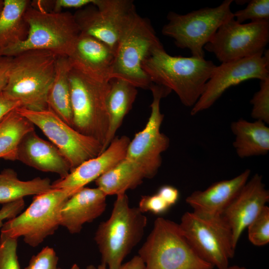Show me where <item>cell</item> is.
<instances>
[{
  "instance_id": "cell-1",
  "label": "cell",
  "mask_w": 269,
  "mask_h": 269,
  "mask_svg": "<svg viewBox=\"0 0 269 269\" xmlns=\"http://www.w3.org/2000/svg\"><path fill=\"white\" fill-rule=\"evenodd\" d=\"M216 66L204 58L171 56L163 46L154 49L142 63L152 83L174 91L188 107L197 102Z\"/></svg>"
},
{
  "instance_id": "cell-2",
  "label": "cell",
  "mask_w": 269,
  "mask_h": 269,
  "mask_svg": "<svg viewBox=\"0 0 269 269\" xmlns=\"http://www.w3.org/2000/svg\"><path fill=\"white\" fill-rule=\"evenodd\" d=\"M57 56L47 50H31L13 57L3 92L19 101L21 108L33 111L48 109Z\"/></svg>"
},
{
  "instance_id": "cell-3",
  "label": "cell",
  "mask_w": 269,
  "mask_h": 269,
  "mask_svg": "<svg viewBox=\"0 0 269 269\" xmlns=\"http://www.w3.org/2000/svg\"><path fill=\"white\" fill-rule=\"evenodd\" d=\"M24 18L28 27L26 39L4 49L0 56L13 57L31 50H47L60 56L70 55L80 34L74 14L46 11L30 4Z\"/></svg>"
},
{
  "instance_id": "cell-4",
  "label": "cell",
  "mask_w": 269,
  "mask_h": 269,
  "mask_svg": "<svg viewBox=\"0 0 269 269\" xmlns=\"http://www.w3.org/2000/svg\"><path fill=\"white\" fill-rule=\"evenodd\" d=\"M147 223L138 207L130 206L126 193L117 195L110 217L99 224L94 237L102 264L108 269L119 268L141 240Z\"/></svg>"
},
{
  "instance_id": "cell-5",
  "label": "cell",
  "mask_w": 269,
  "mask_h": 269,
  "mask_svg": "<svg viewBox=\"0 0 269 269\" xmlns=\"http://www.w3.org/2000/svg\"><path fill=\"white\" fill-rule=\"evenodd\" d=\"M138 254L144 263V269L214 268L197 254L178 224L162 217L155 220Z\"/></svg>"
},
{
  "instance_id": "cell-6",
  "label": "cell",
  "mask_w": 269,
  "mask_h": 269,
  "mask_svg": "<svg viewBox=\"0 0 269 269\" xmlns=\"http://www.w3.org/2000/svg\"><path fill=\"white\" fill-rule=\"evenodd\" d=\"M69 79L72 127L98 140L103 147L109 127L106 101L110 81L93 80L72 67Z\"/></svg>"
},
{
  "instance_id": "cell-7",
  "label": "cell",
  "mask_w": 269,
  "mask_h": 269,
  "mask_svg": "<svg viewBox=\"0 0 269 269\" xmlns=\"http://www.w3.org/2000/svg\"><path fill=\"white\" fill-rule=\"evenodd\" d=\"M75 193L67 189H51L34 196L24 212L2 224L0 235L15 239L22 237L29 246H39L60 226L61 208Z\"/></svg>"
},
{
  "instance_id": "cell-8",
  "label": "cell",
  "mask_w": 269,
  "mask_h": 269,
  "mask_svg": "<svg viewBox=\"0 0 269 269\" xmlns=\"http://www.w3.org/2000/svg\"><path fill=\"white\" fill-rule=\"evenodd\" d=\"M233 1L225 0L216 7H206L184 14L170 11L162 33L173 39L178 47L189 49L192 57L204 58L205 45L223 23L234 18L231 9Z\"/></svg>"
},
{
  "instance_id": "cell-9",
  "label": "cell",
  "mask_w": 269,
  "mask_h": 269,
  "mask_svg": "<svg viewBox=\"0 0 269 269\" xmlns=\"http://www.w3.org/2000/svg\"><path fill=\"white\" fill-rule=\"evenodd\" d=\"M162 46L150 22L137 14L116 49L112 79H121L137 88L149 89L152 82L142 63L154 49Z\"/></svg>"
},
{
  "instance_id": "cell-10",
  "label": "cell",
  "mask_w": 269,
  "mask_h": 269,
  "mask_svg": "<svg viewBox=\"0 0 269 269\" xmlns=\"http://www.w3.org/2000/svg\"><path fill=\"white\" fill-rule=\"evenodd\" d=\"M179 227L188 243L204 261L227 269L236 247L228 225L221 217H204L193 212L182 216Z\"/></svg>"
},
{
  "instance_id": "cell-11",
  "label": "cell",
  "mask_w": 269,
  "mask_h": 269,
  "mask_svg": "<svg viewBox=\"0 0 269 269\" xmlns=\"http://www.w3.org/2000/svg\"><path fill=\"white\" fill-rule=\"evenodd\" d=\"M137 14L131 0H95L74 16L80 33L93 37L115 52Z\"/></svg>"
},
{
  "instance_id": "cell-12",
  "label": "cell",
  "mask_w": 269,
  "mask_h": 269,
  "mask_svg": "<svg viewBox=\"0 0 269 269\" xmlns=\"http://www.w3.org/2000/svg\"><path fill=\"white\" fill-rule=\"evenodd\" d=\"M16 110L37 126L58 148L69 162L71 171L103 151L98 140L80 133L48 109L33 111L18 107Z\"/></svg>"
},
{
  "instance_id": "cell-13",
  "label": "cell",
  "mask_w": 269,
  "mask_h": 269,
  "mask_svg": "<svg viewBox=\"0 0 269 269\" xmlns=\"http://www.w3.org/2000/svg\"><path fill=\"white\" fill-rule=\"evenodd\" d=\"M269 41V20L240 23L234 18L223 23L204 49L221 63L264 51Z\"/></svg>"
},
{
  "instance_id": "cell-14",
  "label": "cell",
  "mask_w": 269,
  "mask_h": 269,
  "mask_svg": "<svg viewBox=\"0 0 269 269\" xmlns=\"http://www.w3.org/2000/svg\"><path fill=\"white\" fill-rule=\"evenodd\" d=\"M151 112L145 127L130 140L125 158L138 165L153 178L162 163L161 154L169 146V139L160 132L164 115L160 109V100L171 91L163 86L151 83Z\"/></svg>"
},
{
  "instance_id": "cell-15",
  "label": "cell",
  "mask_w": 269,
  "mask_h": 269,
  "mask_svg": "<svg viewBox=\"0 0 269 269\" xmlns=\"http://www.w3.org/2000/svg\"><path fill=\"white\" fill-rule=\"evenodd\" d=\"M269 78V50L216 66L201 96L192 107L195 115L210 108L230 87L245 81Z\"/></svg>"
},
{
  "instance_id": "cell-16",
  "label": "cell",
  "mask_w": 269,
  "mask_h": 269,
  "mask_svg": "<svg viewBox=\"0 0 269 269\" xmlns=\"http://www.w3.org/2000/svg\"><path fill=\"white\" fill-rule=\"evenodd\" d=\"M269 201V192L261 175L256 174L226 208L221 215L229 227L236 247L242 232L260 213Z\"/></svg>"
},
{
  "instance_id": "cell-17",
  "label": "cell",
  "mask_w": 269,
  "mask_h": 269,
  "mask_svg": "<svg viewBox=\"0 0 269 269\" xmlns=\"http://www.w3.org/2000/svg\"><path fill=\"white\" fill-rule=\"evenodd\" d=\"M130 140L126 135L115 137L99 155L84 161L66 177L52 183V189H67L76 192L95 181L125 158Z\"/></svg>"
},
{
  "instance_id": "cell-18",
  "label": "cell",
  "mask_w": 269,
  "mask_h": 269,
  "mask_svg": "<svg viewBox=\"0 0 269 269\" xmlns=\"http://www.w3.org/2000/svg\"><path fill=\"white\" fill-rule=\"evenodd\" d=\"M115 57V52L108 45L81 33L68 57L71 67L100 82L112 79Z\"/></svg>"
},
{
  "instance_id": "cell-19",
  "label": "cell",
  "mask_w": 269,
  "mask_h": 269,
  "mask_svg": "<svg viewBox=\"0 0 269 269\" xmlns=\"http://www.w3.org/2000/svg\"><path fill=\"white\" fill-rule=\"evenodd\" d=\"M250 169L238 176L215 182L206 189L197 190L186 198V202L195 214L204 217L221 215L249 180Z\"/></svg>"
},
{
  "instance_id": "cell-20",
  "label": "cell",
  "mask_w": 269,
  "mask_h": 269,
  "mask_svg": "<svg viewBox=\"0 0 269 269\" xmlns=\"http://www.w3.org/2000/svg\"><path fill=\"white\" fill-rule=\"evenodd\" d=\"M106 197L98 187L80 189L63 204L60 211V226L71 234L80 233L85 224L93 222L104 213Z\"/></svg>"
},
{
  "instance_id": "cell-21",
  "label": "cell",
  "mask_w": 269,
  "mask_h": 269,
  "mask_svg": "<svg viewBox=\"0 0 269 269\" xmlns=\"http://www.w3.org/2000/svg\"><path fill=\"white\" fill-rule=\"evenodd\" d=\"M16 160L38 170L58 174L60 178L71 171L69 162L58 148L39 137L34 130L27 133L21 140Z\"/></svg>"
},
{
  "instance_id": "cell-22",
  "label": "cell",
  "mask_w": 269,
  "mask_h": 269,
  "mask_svg": "<svg viewBox=\"0 0 269 269\" xmlns=\"http://www.w3.org/2000/svg\"><path fill=\"white\" fill-rule=\"evenodd\" d=\"M137 94V88L125 80L114 78L110 81L106 101L109 127L104 151L115 138L125 116L131 110Z\"/></svg>"
},
{
  "instance_id": "cell-23",
  "label": "cell",
  "mask_w": 269,
  "mask_h": 269,
  "mask_svg": "<svg viewBox=\"0 0 269 269\" xmlns=\"http://www.w3.org/2000/svg\"><path fill=\"white\" fill-rule=\"evenodd\" d=\"M233 146L239 157L245 158L267 154L269 151V128L264 122H249L243 119L233 122Z\"/></svg>"
},
{
  "instance_id": "cell-24",
  "label": "cell",
  "mask_w": 269,
  "mask_h": 269,
  "mask_svg": "<svg viewBox=\"0 0 269 269\" xmlns=\"http://www.w3.org/2000/svg\"><path fill=\"white\" fill-rule=\"evenodd\" d=\"M0 14V52L24 40L28 27L24 14L30 5L28 0H4Z\"/></svg>"
},
{
  "instance_id": "cell-25",
  "label": "cell",
  "mask_w": 269,
  "mask_h": 269,
  "mask_svg": "<svg viewBox=\"0 0 269 269\" xmlns=\"http://www.w3.org/2000/svg\"><path fill=\"white\" fill-rule=\"evenodd\" d=\"M71 68L68 57L57 56L54 79L48 95L47 102L48 109L72 127L73 115L69 79Z\"/></svg>"
},
{
  "instance_id": "cell-26",
  "label": "cell",
  "mask_w": 269,
  "mask_h": 269,
  "mask_svg": "<svg viewBox=\"0 0 269 269\" xmlns=\"http://www.w3.org/2000/svg\"><path fill=\"white\" fill-rule=\"evenodd\" d=\"M48 178L39 177L31 180H20L13 169H5L0 173V204H6L23 199L29 195H37L52 189Z\"/></svg>"
},
{
  "instance_id": "cell-27",
  "label": "cell",
  "mask_w": 269,
  "mask_h": 269,
  "mask_svg": "<svg viewBox=\"0 0 269 269\" xmlns=\"http://www.w3.org/2000/svg\"><path fill=\"white\" fill-rule=\"evenodd\" d=\"M34 130V126L16 109L10 112L0 124V158L14 161L23 137Z\"/></svg>"
},
{
  "instance_id": "cell-28",
  "label": "cell",
  "mask_w": 269,
  "mask_h": 269,
  "mask_svg": "<svg viewBox=\"0 0 269 269\" xmlns=\"http://www.w3.org/2000/svg\"><path fill=\"white\" fill-rule=\"evenodd\" d=\"M247 228L249 240L253 245L262 246L268 244L269 242V207L265 206Z\"/></svg>"
},
{
  "instance_id": "cell-29",
  "label": "cell",
  "mask_w": 269,
  "mask_h": 269,
  "mask_svg": "<svg viewBox=\"0 0 269 269\" xmlns=\"http://www.w3.org/2000/svg\"><path fill=\"white\" fill-rule=\"evenodd\" d=\"M253 105L252 117L268 124L269 123V78L260 81V90L250 101Z\"/></svg>"
},
{
  "instance_id": "cell-30",
  "label": "cell",
  "mask_w": 269,
  "mask_h": 269,
  "mask_svg": "<svg viewBox=\"0 0 269 269\" xmlns=\"http://www.w3.org/2000/svg\"><path fill=\"white\" fill-rule=\"evenodd\" d=\"M234 17L240 23L248 20L251 21L269 20V0H250L245 8L234 13Z\"/></svg>"
},
{
  "instance_id": "cell-31",
  "label": "cell",
  "mask_w": 269,
  "mask_h": 269,
  "mask_svg": "<svg viewBox=\"0 0 269 269\" xmlns=\"http://www.w3.org/2000/svg\"><path fill=\"white\" fill-rule=\"evenodd\" d=\"M17 247V239L0 235V269H20Z\"/></svg>"
},
{
  "instance_id": "cell-32",
  "label": "cell",
  "mask_w": 269,
  "mask_h": 269,
  "mask_svg": "<svg viewBox=\"0 0 269 269\" xmlns=\"http://www.w3.org/2000/svg\"><path fill=\"white\" fill-rule=\"evenodd\" d=\"M58 260L54 250L46 246L31 257L24 269H61L58 266Z\"/></svg>"
},
{
  "instance_id": "cell-33",
  "label": "cell",
  "mask_w": 269,
  "mask_h": 269,
  "mask_svg": "<svg viewBox=\"0 0 269 269\" xmlns=\"http://www.w3.org/2000/svg\"><path fill=\"white\" fill-rule=\"evenodd\" d=\"M137 207L143 213L149 212L158 215L164 213L170 207L156 193L142 196Z\"/></svg>"
},
{
  "instance_id": "cell-34",
  "label": "cell",
  "mask_w": 269,
  "mask_h": 269,
  "mask_svg": "<svg viewBox=\"0 0 269 269\" xmlns=\"http://www.w3.org/2000/svg\"><path fill=\"white\" fill-rule=\"evenodd\" d=\"M24 207L23 199L4 204L0 210V224L5 219H11L23 210Z\"/></svg>"
},
{
  "instance_id": "cell-35",
  "label": "cell",
  "mask_w": 269,
  "mask_h": 269,
  "mask_svg": "<svg viewBox=\"0 0 269 269\" xmlns=\"http://www.w3.org/2000/svg\"><path fill=\"white\" fill-rule=\"evenodd\" d=\"M20 106L19 101L11 98L3 91L0 93V124L10 112Z\"/></svg>"
},
{
  "instance_id": "cell-36",
  "label": "cell",
  "mask_w": 269,
  "mask_h": 269,
  "mask_svg": "<svg viewBox=\"0 0 269 269\" xmlns=\"http://www.w3.org/2000/svg\"><path fill=\"white\" fill-rule=\"evenodd\" d=\"M52 1V11L59 12L62 8H81L93 4L95 0H56Z\"/></svg>"
},
{
  "instance_id": "cell-37",
  "label": "cell",
  "mask_w": 269,
  "mask_h": 269,
  "mask_svg": "<svg viewBox=\"0 0 269 269\" xmlns=\"http://www.w3.org/2000/svg\"><path fill=\"white\" fill-rule=\"evenodd\" d=\"M157 193L170 207L175 204L179 197L178 190L170 185L161 186Z\"/></svg>"
},
{
  "instance_id": "cell-38",
  "label": "cell",
  "mask_w": 269,
  "mask_h": 269,
  "mask_svg": "<svg viewBox=\"0 0 269 269\" xmlns=\"http://www.w3.org/2000/svg\"><path fill=\"white\" fill-rule=\"evenodd\" d=\"M12 58L0 56V93L3 91L7 84Z\"/></svg>"
},
{
  "instance_id": "cell-39",
  "label": "cell",
  "mask_w": 269,
  "mask_h": 269,
  "mask_svg": "<svg viewBox=\"0 0 269 269\" xmlns=\"http://www.w3.org/2000/svg\"><path fill=\"white\" fill-rule=\"evenodd\" d=\"M145 265L141 258L137 255L134 257L129 262L122 264L118 269H144ZM97 269H108L104 264H101Z\"/></svg>"
},
{
  "instance_id": "cell-40",
  "label": "cell",
  "mask_w": 269,
  "mask_h": 269,
  "mask_svg": "<svg viewBox=\"0 0 269 269\" xmlns=\"http://www.w3.org/2000/svg\"><path fill=\"white\" fill-rule=\"evenodd\" d=\"M227 269H247L243 267L233 266L232 267H229Z\"/></svg>"
},
{
  "instance_id": "cell-41",
  "label": "cell",
  "mask_w": 269,
  "mask_h": 269,
  "mask_svg": "<svg viewBox=\"0 0 269 269\" xmlns=\"http://www.w3.org/2000/svg\"><path fill=\"white\" fill-rule=\"evenodd\" d=\"M4 0H0V14L3 7Z\"/></svg>"
},
{
  "instance_id": "cell-42",
  "label": "cell",
  "mask_w": 269,
  "mask_h": 269,
  "mask_svg": "<svg viewBox=\"0 0 269 269\" xmlns=\"http://www.w3.org/2000/svg\"><path fill=\"white\" fill-rule=\"evenodd\" d=\"M86 269H97V268L93 265H89L87 267Z\"/></svg>"
},
{
  "instance_id": "cell-43",
  "label": "cell",
  "mask_w": 269,
  "mask_h": 269,
  "mask_svg": "<svg viewBox=\"0 0 269 269\" xmlns=\"http://www.w3.org/2000/svg\"><path fill=\"white\" fill-rule=\"evenodd\" d=\"M70 269H80L79 267H78V266L76 264H74L72 267L71 268H70Z\"/></svg>"
},
{
  "instance_id": "cell-44",
  "label": "cell",
  "mask_w": 269,
  "mask_h": 269,
  "mask_svg": "<svg viewBox=\"0 0 269 269\" xmlns=\"http://www.w3.org/2000/svg\"><path fill=\"white\" fill-rule=\"evenodd\" d=\"M1 225H2L1 224H0V227L1 226Z\"/></svg>"
}]
</instances>
